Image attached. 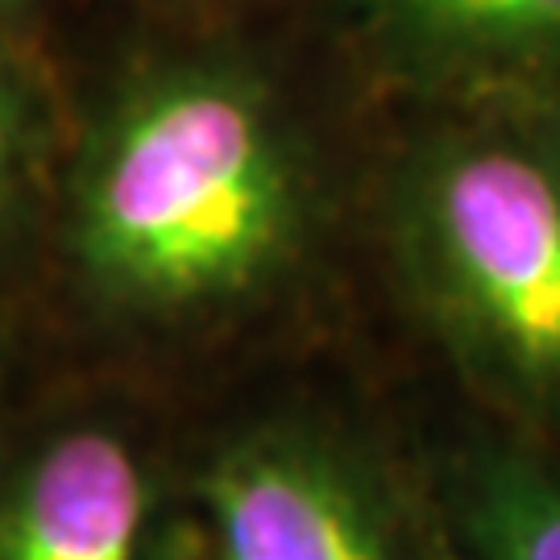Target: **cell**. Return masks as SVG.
I'll return each instance as SVG.
<instances>
[{"label": "cell", "mask_w": 560, "mask_h": 560, "mask_svg": "<svg viewBox=\"0 0 560 560\" xmlns=\"http://www.w3.org/2000/svg\"><path fill=\"white\" fill-rule=\"evenodd\" d=\"M320 221L312 141L254 67L179 59L108 104L75 179V258L133 316H196L279 287Z\"/></svg>", "instance_id": "cell-1"}, {"label": "cell", "mask_w": 560, "mask_h": 560, "mask_svg": "<svg viewBox=\"0 0 560 560\" xmlns=\"http://www.w3.org/2000/svg\"><path fill=\"white\" fill-rule=\"evenodd\" d=\"M386 224L481 420L560 448V108H448L399 162Z\"/></svg>", "instance_id": "cell-2"}, {"label": "cell", "mask_w": 560, "mask_h": 560, "mask_svg": "<svg viewBox=\"0 0 560 560\" xmlns=\"http://www.w3.org/2000/svg\"><path fill=\"white\" fill-rule=\"evenodd\" d=\"M187 499L200 560H457L420 453L332 411L237 423Z\"/></svg>", "instance_id": "cell-3"}, {"label": "cell", "mask_w": 560, "mask_h": 560, "mask_svg": "<svg viewBox=\"0 0 560 560\" xmlns=\"http://www.w3.org/2000/svg\"><path fill=\"white\" fill-rule=\"evenodd\" d=\"M386 80L441 108H560V0H345Z\"/></svg>", "instance_id": "cell-4"}, {"label": "cell", "mask_w": 560, "mask_h": 560, "mask_svg": "<svg viewBox=\"0 0 560 560\" xmlns=\"http://www.w3.org/2000/svg\"><path fill=\"white\" fill-rule=\"evenodd\" d=\"M159 478L108 423H75L0 490V560H154Z\"/></svg>", "instance_id": "cell-5"}, {"label": "cell", "mask_w": 560, "mask_h": 560, "mask_svg": "<svg viewBox=\"0 0 560 560\" xmlns=\"http://www.w3.org/2000/svg\"><path fill=\"white\" fill-rule=\"evenodd\" d=\"M457 560H560V448L469 420L416 448Z\"/></svg>", "instance_id": "cell-6"}, {"label": "cell", "mask_w": 560, "mask_h": 560, "mask_svg": "<svg viewBox=\"0 0 560 560\" xmlns=\"http://www.w3.org/2000/svg\"><path fill=\"white\" fill-rule=\"evenodd\" d=\"M13 141H18V129H13V104H9V92L0 83V200L9 191V179H13Z\"/></svg>", "instance_id": "cell-7"}]
</instances>
